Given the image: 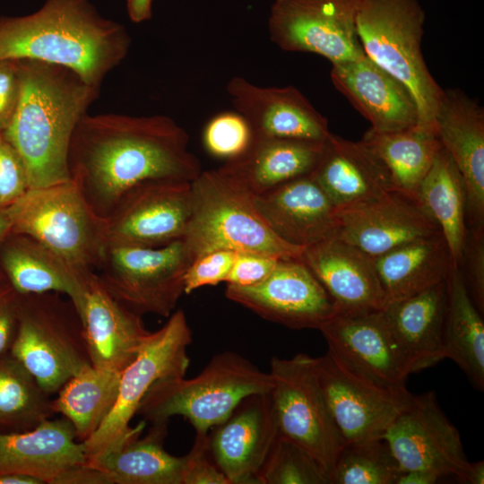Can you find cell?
<instances>
[{
    "instance_id": "1",
    "label": "cell",
    "mask_w": 484,
    "mask_h": 484,
    "mask_svg": "<svg viewBox=\"0 0 484 484\" xmlns=\"http://www.w3.org/2000/svg\"><path fill=\"white\" fill-rule=\"evenodd\" d=\"M188 143L186 130L167 116L86 113L70 142L71 179L106 219L120 197L141 182H192L203 169Z\"/></svg>"
},
{
    "instance_id": "2",
    "label": "cell",
    "mask_w": 484,
    "mask_h": 484,
    "mask_svg": "<svg viewBox=\"0 0 484 484\" xmlns=\"http://www.w3.org/2000/svg\"><path fill=\"white\" fill-rule=\"evenodd\" d=\"M19 61L20 100L2 134L22 157L30 189L69 181L70 142L99 88L65 66L33 59Z\"/></svg>"
},
{
    "instance_id": "3",
    "label": "cell",
    "mask_w": 484,
    "mask_h": 484,
    "mask_svg": "<svg viewBox=\"0 0 484 484\" xmlns=\"http://www.w3.org/2000/svg\"><path fill=\"white\" fill-rule=\"evenodd\" d=\"M130 45L125 28L102 17L89 0H47L30 15L0 17V59L65 66L98 88Z\"/></svg>"
},
{
    "instance_id": "4",
    "label": "cell",
    "mask_w": 484,
    "mask_h": 484,
    "mask_svg": "<svg viewBox=\"0 0 484 484\" xmlns=\"http://www.w3.org/2000/svg\"><path fill=\"white\" fill-rule=\"evenodd\" d=\"M182 241L193 260L215 250L300 259L304 249L279 238L258 212L255 195L219 168L202 170L191 182V212Z\"/></svg>"
},
{
    "instance_id": "5",
    "label": "cell",
    "mask_w": 484,
    "mask_h": 484,
    "mask_svg": "<svg viewBox=\"0 0 484 484\" xmlns=\"http://www.w3.org/2000/svg\"><path fill=\"white\" fill-rule=\"evenodd\" d=\"M272 388L269 372H263L233 351L216 354L190 379L166 377L156 381L140 402L137 414L151 424L168 423L173 416L186 418L197 434L226 419L246 396L268 393Z\"/></svg>"
},
{
    "instance_id": "6",
    "label": "cell",
    "mask_w": 484,
    "mask_h": 484,
    "mask_svg": "<svg viewBox=\"0 0 484 484\" xmlns=\"http://www.w3.org/2000/svg\"><path fill=\"white\" fill-rule=\"evenodd\" d=\"M425 20L418 0H359L356 29L365 56L408 88L419 109V124L434 129L443 89L423 57Z\"/></svg>"
},
{
    "instance_id": "7",
    "label": "cell",
    "mask_w": 484,
    "mask_h": 484,
    "mask_svg": "<svg viewBox=\"0 0 484 484\" xmlns=\"http://www.w3.org/2000/svg\"><path fill=\"white\" fill-rule=\"evenodd\" d=\"M11 208V232L34 238L83 276L98 272L108 244L107 221L72 179L29 189Z\"/></svg>"
},
{
    "instance_id": "8",
    "label": "cell",
    "mask_w": 484,
    "mask_h": 484,
    "mask_svg": "<svg viewBox=\"0 0 484 484\" xmlns=\"http://www.w3.org/2000/svg\"><path fill=\"white\" fill-rule=\"evenodd\" d=\"M58 292L20 294L10 353L50 395L91 365L74 304Z\"/></svg>"
},
{
    "instance_id": "9",
    "label": "cell",
    "mask_w": 484,
    "mask_h": 484,
    "mask_svg": "<svg viewBox=\"0 0 484 484\" xmlns=\"http://www.w3.org/2000/svg\"><path fill=\"white\" fill-rule=\"evenodd\" d=\"M191 342L192 332L182 310L173 312L161 328L151 332L135 359L121 373L118 394L111 412L99 428L82 442L86 460L141 435L144 421L130 426L141 401L156 381L186 376Z\"/></svg>"
},
{
    "instance_id": "10",
    "label": "cell",
    "mask_w": 484,
    "mask_h": 484,
    "mask_svg": "<svg viewBox=\"0 0 484 484\" xmlns=\"http://www.w3.org/2000/svg\"><path fill=\"white\" fill-rule=\"evenodd\" d=\"M269 373L278 436L305 450L330 477L346 442L318 380L314 358L304 353L290 359L272 357Z\"/></svg>"
},
{
    "instance_id": "11",
    "label": "cell",
    "mask_w": 484,
    "mask_h": 484,
    "mask_svg": "<svg viewBox=\"0 0 484 484\" xmlns=\"http://www.w3.org/2000/svg\"><path fill=\"white\" fill-rule=\"evenodd\" d=\"M193 261L182 239L160 247L108 242L96 272L124 307L143 316L169 317L184 292L186 272Z\"/></svg>"
},
{
    "instance_id": "12",
    "label": "cell",
    "mask_w": 484,
    "mask_h": 484,
    "mask_svg": "<svg viewBox=\"0 0 484 484\" xmlns=\"http://www.w3.org/2000/svg\"><path fill=\"white\" fill-rule=\"evenodd\" d=\"M359 0H275L268 18L271 40L289 52L322 56L331 64L365 56L356 29Z\"/></svg>"
},
{
    "instance_id": "13",
    "label": "cell",
    "mask_w": 484,
    "mask_h": 484,
    "mask_svg": "<svg viewBox=\"0 0 484 484\" xmlns=\"http://www.w3.org/2000/svg\"><path fill=\"white\" fill-rule=\"evenodd\" d=\"M327 352L348 371L379 388L405 393L411 374L382 309L335 313L318 329Z\"/></svg>"
},
{
    "instance_id": "14",
    "label": "cell",
    "mask_w": 484,
    "mask_h": 484,
    "mask_svg": "<svg viewBox=\"0 0 484 484\" xmlns=\"http://www.w3.org/2000/svg\"><path fill=\"white\" fill-rule=\"evenodd\" d=\"M191 212V182L160 178L128 189L106 218L108 242L160 247L182 239Z\"/></svg>"
},
{
    "instance_id": "15",
    "label": "cell",
    "mask_w": 484,
    "mask_h": 484,
    "mask_svg": "<svg viewBox=\"0 0 484 484\" xmlns=\"http://www.w3.org/2000/svg\"><path fill=\"white\" fill-rule=\"evenodd\" d=\"M384 438L401 471L454 475L463 482L470 462L457 428L442 411L434 392L411 395Z\"/></svg>"
},
{
    "instance_id": "16",
    "label": "cell",
    "mask_w": 484,
    "mask_h": 484,
    "mask_svg": "<svg viewBox=\"0 0 484 484\" xmlns=\"http://www.w3.org/2000/svg\"><path fill=\"white\" fill-rule=\"evenodd\" d=\"M225 296L265 320L294 330H318L336 313L333 299L300 259H280L271 274L256 284H227Z\"/></svg>"
},
{
    "instance_id": "17",
    "label": "cell",
    "mask_w": 484,
    "mask_h": 484,
    "mask_svg": "<svg viewBox=\"0 0 484 484\" xmlns=\"http://www.w3.org/2000/svg\"><path fill=\"white\" fill-rule=\"evenodd\" d=\"M314 366L346 444L383 438L412 395L390 392L362 380L327 351L314 358Z\"/></svg>"
},
{
    "instance_id": "18",
    "label": "cell",
    "mask_w": 484,
    "mask_h": 484,
    "mask_svg": "<svg viewBox=\"0 0 484 484\" xmlns=\"http://www.w3.org/2000/svg\"><path fill=\"white\" fill-rule=\"evenodd\" d=\"M337 238L372 257L441 232L420 203L393 189L362 203L336 209Z\"/></svg>"
},
{
    "instance_id": "19",
    "label": "cell",
    "mask_w": 484,
    "mask_h": 484,
    "mask_svg": "<svg viewBox=\"0 0 484 484\" xmlns=\"http://www.w3.org/2000/svg\"><path fill=\"white\" fill-rule=\"evenodd\" d=\"M278 437L271 397L244 398L208 432V451L230 484H259V471Z\"/></svg>"
},
{
    "instance_id": "20",
    "label": "cell",
    "mask_w": 484,
    "mask_h": 484,
    "mask_svg": "<svg viewBox=\"0 0 484 484\" xmlns=\"http://www.w3.org/2000/svg\"><path fill=\"white\" fill-rule=\"evenodd\" d=\"M226 90L253 136L324 143L331 134L326 117L293 86L263 87L234 76Z\"/></svg>"
},
{
    "instance_id": "21",
    "label": "cell",
    "mask_w": 484,
    "mask_h": 484,
    "mask_svg": "<svg viewBox=\"0 0 484 484\" xmlns=\"http://www.w3.org/2000/svg\"><path fill=\"white\" fill-rule=\"evenodd\" d=\"M433 125L464 181L468 228L484 227L483 108L461 90L443 89Z\"/></svg>"
},
{
    "instance_id": "22",
    "label": "cell",
    "mask_w": 484,
    "mask_h": 484,
    "mask_svg": "<svg viewBox=\"0 0 484 484\" xmlns=\"http://www.w3.org/2000/svg\"><path fill=\"white\" fill-rule=\"evenodd\" d=\"M300 260L333 299L336 313L381 310L386 304L374 257L337 238L307 246Z\"/></svg>"
},
{
    "instance_id": "23",
    "label": "cell",
    "mask_w": 484,
    "mask_h": 484,
    "mask_svg": "<svg viewBox=\"0 0 484 484\" xmlns=\"http://www.w3.org/2000/svg\"><path fill=\"white\" fill-rule=\"evenodd\" d=\"M330 77L371 129L393 132L419 124V109L408 88L367 56L332 64Z\"/></svg>"
},
{
    "instance_id": "24",
    "label": "cell",
    "mask_w": 484,
    "mask_h": 484,
    "mask_svg": "<svg viewBox=\"0 0 484 484\" xmlns=\"http://www.w3.org/2000/svg\"><path fill=\"white\" fill-rule=\"evenodd\" d=\"M255 206L272 230L305 248L334 238L336 208L310 174L255 195Z\"/></svg>"
},
{
    "instance_id": "25",
    "label": "cell",
    "mask_w": 484,
    "mask_h": 484,
    "mask_svg": "<svg viewBox=\"0 0 484 484\" xmlns=\"http://www.w3.org/2000/svg\"><path fill=\"white\" fill-rule=\"evenodd\" d=\"M81 318L91 366L117 373L135 359L151 333L141 315L111 297L97 273L88 281Z\"/></svg>"
},
{
    "instance_id": "26",
    "label": "cell",
    "mask_w": 484,
    "mask_h": 484,
    "mask_svg": "<svg viewBox=\"0 0 484 484\" xmlns=\"http://www.w3.org/2000/svg\"><path fill=\"white\" fill-rule=\"evenodd\" d=\"M311 175L336 209L374 200L396 189L385 164L360 141L330 134Z\"/></svg>"
},
{
    "instance_id": "27",
    "label": "cell",
    "mask_w": 484,
    "mask_h": 484,
    "mask_svg": "<svg viewBox=\"0 0 484 484\" xmlns=\"http://www.w3.org/2000/svg\"><path fill=\"white\" fill-rule=\"evenodd\" d=\"M86 459L83 443L65 417L48 419L27 431H0V474L22 473L55 484L62 473Z\"/></svg>"
},
{
    "instance_id": "28",
    "label": "cell",
    "mask_w": 484,
    "mask_h": 484,
    "mask_svg": "<svg viewBox=\"0 0 484 484\" xmlns=\"http://www.w3.org/2000/svg\"><path fill=\"white\" fill-rule=\"evenodd\" d=\"M446 298L445 280L411 297L388 302L382 309L411 374L445 359L443 332Z\"/></svg>"
},
{
    "instance_id": "29",
    "label": "cell",
    "mask_w": 484,
    "mask_h": 484,
    "mask_svg": "<svg viewBox=\"0 0 484 484\" xmlns=\"http://www.w3.org/2000/svg\"><path fill=\"white\" fill-rule=\"evenodd\" d=\"M0 270L21 295L58 292L82 310L88 281L34 238L11 232L0 246Z\"/></svg>"
},
{
    "instance_id": "30",
    "label": "cell",
    "mask_w": 484,
    "mask_h": 484,
    "mask_svg": "<svg viewBox=\"0 0 484 484\" xmlns=\"http://www.w3.org/2000/svg\"><path fill=\"white\" fill-rule=\"evenodd\" d=\"M324 143L256 137L240 155L219 167L254 195L310 174Z\"/></svg>"
},
{
    "instance_id": "31",
    "label": "cell",
    "mask_w": 484,
    "mask_h": 484,
    "mask_svg": "<svg viewBox=\"0 0 484 484\" xmlns=\"http://www.w3.org/2000/svg\"><path fill=\"white\" fill-rule=\"evenodd\" d=\"M374 261L386 303L445 281L453 266L441 232L399 246Z\"/></svg>"
},
{
    "instance_id": "32",
    "label": "cell",
    "mask_w": 484,
    "mask_h": 484,
    "mask_svg": "<svg viewBox=\"0 0 484 484\" xmlns=\"http://www.w3.org/2000/svg\"><path fill=\"white\" fill-rule=\"evenodd\" d=\"M167 425L151 424L144 436H133L86 463L102 471L108 484H182L186 458L165 450Z\"/></svg>"
},
{
    "instance_id": "33",
    "label": "cell",
    "mask_w": 484,
    "mask_h": 484,
    "mask_svg": "<svg viewBox=\"0 0 484 484\" xmlns=\"http://www.w3.org/2000/svg\"><path fill=\"white\" fill-rule=\"evenodd\" d=\"M360 142L385 164L394 187L418 200L420 184L442 147L435 130L421 124L393 132L370 128Z\"/></svg>"
},
{
    "instance_id": "34",
    "label": "cell",
    "mask_w": 484,
    "mask_h": 484,
    "mask_svg": "<svg viewBox=\"0 0 484 484\" xmlns=\"http://www.w3.org/2000/svg\"><path fill=\"white\" fill-rule=\"evenodd\" d=\"M446 292L445 357L461 367L474 388L483 391L484 323L456 267H451L446 278Z\"/></svg>"
},
{
    "instance_id": "35",
    "label": "cell",
    "mask_w": 484,
    "mask_h": 484,
    "mask_svg": "<svg viewBox=\"0 0 484 484\" xmlns=\"http://www.w3.org/2000/svg\"><path fill=\"white\" fill-rule=\"evenodd\" d=\"M418 200L443 234L458 268L467 226V193L462 177L449 153L442 146L420 184Z\"/></svg>"
},
{
    "instance_id": "36",
    "label": "cell",
    "mask_w": 484,
    "mask_h": 484,
    "mask_svg": "<svg viewBox=\"0 0 484 484\" xmlns=\"http://www.w3.org/2000/svg\"><path fill=\"white\" fill-rule=\"evenodd\" d=\"M120 377L121 373L90 365L70 378L52 400L54 413L72 423L79 442L90 438L111 412Z\"/></svg>"
},
{
    "instance_id": "37",
    "label": "cell",
    "mask_w": 484,
    "mask_h": 484,
    "mask_svg": "<svg viewBox=\"0 0 484 484\" xmlns=\"http://www.w3.org/2000/svg\"><path fill=\"white\" fill-rule=\"evenodd\" d=\"M55 414L50 394L9 351L0 358V428L22 432Z\"/></svg>"
},
{
    "instance_id": "38",
    "label": "cell",
    "mask_w": 484,
    "mask_h": 484,
    "mask_svg": "<svg viewBox=\"0 0 484 484\" xmlns=\"http://www.w3.org/2000/svg\"><path fill=\"white\" fill-rule=\"evenodd\" d=\"M399 465L383 438L346 444L330 473L331 484H395Z\"/></svg>"
},
{
    "instance_id": "39",
    "label": "cell",
    "mask_w": 484,
    "mask_h": 484,
    "mask_svg": "<svg viewBox=\"0 0 484 484\" xmlns=\"http://www.w3.org/2000/svg\"><path fill=\"white\" fill-rule=\"evenodd\" d=\"M259 484H331L324 468L305 450L278 436L258 474Z\"/></svg>"
},
{
    "instance_id": "40",
    "label": "cell",
    "mask_w": 484,
    "mask_h": 484,
    "mask_svg": "<svg viewBox=\"0 0 484 484\" xmlns=\"http://www.w3.org/2000/svg\"><path fill=\"white\" fill-rule=\"evenodd\" d=\"M253 139L252 129L238 112H222L205 125L203 141L206 151L214 157L233 159L244 152Z\"/></svg>"
},
{
    "instance_id": "41",
    "label": "cell",
    "mask_w": 484,
    "mask_h": 484,
    "mask_svg": "<svg viewBox=\"0 0 484 484\" xmlns=\"http://www.w3.org/2000/svg\"><path fill=\"white\" fill-rule=\"evenodd\" d=\"M475 307L484 312V227L468 228L458 267Z\"/></svg>"
},
{
    "instance_id": "42",
    "label": "cell",
    "mask_w": 484,
    "mask_h": 484,
    "mask_svg": "<svg viewBox=\"0 0 484 484\" xmlns=\"http://www.w3.org/2000/svg\"><path fill=\"white\" fill-rule=\"evenodd\" d=\"M237 252L215 250L195 257L188 266L184 280V292L190 294L203 286L226 281Z\"/></svg>"
},
{
    "instance_id": "43",
    "label": "cell",
    "mask_w": 484,
    "mask_h": 484,
    "mask_svg": "<svg viewBox=\"0 0 484 484\" xmlns=\"http://www.w3.org/2000/svg\"><path fill=\"white\" fill-rule=\"evenodd\" d=\"M29 189L28 174L22 157L0 134V205L14 203Z\"/></svg>"
},
{
    "instance_id": "44",
    "label": "cell",
    "mask_w": 484,
    "mask_h": 484,
    "mask_svg": "<svg viewBox=\"0 0 484 484\" xmlns=\"http://www.w3.org/2000/svg\"><path fill=\"white\" fill-rule=\"evenodd\" d=\"M182 484H230L208 451V434L195 433L191 450L185 455Z\"/></svg>"
},
{
    "instance_id": "45",
    "label": "cell",
    "mask_w": 484,
    "mask_h": 484,
    "mask_svg": "<svg viewBox=\"0 0 484 484\" xmlns=\"http://www.w3.org/2000/svg\"><path fill=\"white\" fill-rule=\"evenodd\" d=\"M22 76L19 59H0V134L10 125L18 107Z\"/></svg>"
},
{
    "instance_id": "46",
    "label": "cell",
    "mask_w": 484,
    "mask_h": 484,
    "mask_svg": "<svg viewBox=\"0 0 484 484\" xmlns=\"http://www.w3.org/2000/svg\"><path fill=\"white\" fill-rule=\"evenodd\" d=\"M279 260L263 255L237 252L234 264L225 282L237 286L256 284L271 274Z\"/></svg>"
},
{
    "instance_id": "47",
    "label": "cell",
    "mask_w": 484,
    "mask_h": 484,
    "mask_svg": "<svg viewBox=\"0 0 484 484\" xmlns=\"http://www.w3.org/2000/svg\"><path fill=\"white\" fill-rule=\"evenodd\" d=\"M19 300L20 294L0 270V358L10 351L15 337Z\"/></svg>"
},
{
    "instance_id": "48",
    "label": "cell",
    "mask_w": 484,
    "mask_h": 484,
    "mask_svg": "<svg viewBox=\"0 0 484 484\" xmlns=\"http://www.w3.org/2000/svg\"><path fill=\"white\" fill-rule=\"evenodd\" d=\"M55 484H108L99 470L86 462L71 467L62 473Z\"/></svg>"
},
{
    "instance_id": "49",
    "label": "cell",
    "mask_w": 484,
    "mask_h": 484,
    "mask_svg": "<svg viewBox=\"0 0 484 484\" xmlns=\"http://www.w3.org/2000/svg\"><path fill=\"white\" fill-rule=\"evenodd\" d=\"M152 0H126V10L133 22L140 23L151 17Z\"/></svg>"
},
{
    "instance_id": "50",
    "label": "cell",
    "mask_w": 484,
    "mask_h": 484,
    "mask_svg": "<svg viewBox=\"0 0 484 484\" xmlns=\"http://www.w3.org/2000/svg\"><path fill=\"white\" fill-rule=\"evenodd\" d=\"M440 477L425 471H401L395 484H433Z\"/></svg>"
},
{
    "instance_id": "51",
    "label": "cell",
    "mask_w": 484,
    "mask_h": 484,
    "mask_svg": "<svg viewBox=\"0 0 484 484\" xmlns=\"http://www.w3.org/2000/svg\"><path fill=\"white\" fill-rule=\"evenodd\" d=\"M12 227L13 216L11 204L0 205V246L11 233Z\"/></svg>"
},
{
    "instance_id": "52",
    "label": "cell",
    "mask_w": 484,
    "mask_h": 484,
    "mask_svg": "<svg viewBox=\"0 0 484 484\" xmlns=\"http://www.w3.org/2000/svg\"><path fill=\"white\" fill-rule=\"evenodd\" d=\"M463 483L483 484L484 483V462L483 461L470 462L466 471Z\"/></svg>"
},
{
    "instance_id": "53",
    "label": "cell",
    "mask_w": 484,
    "mask_h": 484,
    "mask_svg": "<svg viewBox=\"0 0 484 484\" xmlns=\"http://www.w3.org/2000/svg\"><path fill=\"white\" fill-rule=\"evenodd\" d=\"M0 484H43V482L30 475L22 473L0 474Z\"/></svg>"
}]
</instances>
